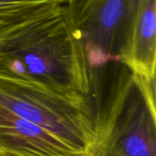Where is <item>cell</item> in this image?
<instances>
[{
	"label": "cell",
	"mask_w": 156,
	"mask_h": 156,
	"mask_svg": "<svg viewBox=\"0 0 156 156\" xmlns=\"http://www.w3.org/2000/svg\"><path fill=\"white\" fill-rule=\"evenodd\" d=\"M0 72L66 96L90 99L92 72L69 5L0 46Z\"/></svg>",
	"instance_id": "1"
},
{
	"label": "cell",
	"mask_w": 156,
	"mask_h": 156,
	"mask_svg": "<svg viewBox=\"0 0 156 156\" xmlns=\"http://www.w3.org/2000/svg\"><path fill=\"white\" fill-rule=\"evenodd\" d=\"M133 73L155 81L156 0H140L127 47L119 59Z\"/></svg>",
	"instance_id": "6"
},
{
	"label": "cell",
	"mask_w": 156,
	"mask_h": 156,
	"mask_svg": "<svg viewBox=\"0 0 156 156\" xmlns=\"http://www.w3.org/2000/svg\"><path fill=\"white\" fill-rule=\"evenodd\" d=\"M0 153L25 156H90L2 106Z\"/></svg>",
	"instance_id": "5"
},
{
	"label": "cell",
	"mask_w": 156,
	"mask_h": 156,
	"mask_svg": "<svg viewBox=\"0 0 156 156\" xmlns=\"http://www.w3.org/2000/svg\"><path fill=\"white\" fill-rule=\"evenodd\" d=\"M140 0H85L69 5L90 69L124 52Z\"/></svg>",
	"instance_id": "4"
},
{
	"label": "cell",
	"mask_w": 156,
	"mask_h": 156,
	"mask_svg": "<svg viewBox=\"0 0 156 156\" xmlns=\"http://www.w3.org/2000/svg\"><path fill=\"white\" fill-rule=\"evenodd\" d=\"M69 1H70V3H71V2H72V1H73V0H69ZM70 3H69V4H70Z\"/></svg>",
	"instance_id": "9"
},
{
	"label": "cell",
	"mask_w": 156,
	"mask_h": 156,
	"mask_svg": "<svg viewBox=\"0 0 156 156\" xmlns=\"http://www.w3.org/2000/svg\"><path fill=\"white\" fill-rule=\"evenodd\" d=\"M47 14L46 7L0 14V46L38 24Z\"/></svg>",
	"instance_id": "7"
},
{
	"label": "cell",
	"mask_w": 156,
	"mask_h": 156,
	"mask_svg": "<svg viewBox=\"0 0 156 156\" xmlns=\"http://www.w3.org/2000/svg\"><path fill=\"white\" fill-rule=\"evenodd\" d=\"M73 1H85V0H73ZM72 1V2H73Z\"/></svg>",
	"instance_id": "8"
},
{
	"label": "cell",
	"mask_w": 156,
	"mask_h": 156,
	"mask_svg": "<svg viewBox=\"0 0 156 156\" xmlns=\"http://www.w3.org/2000/svg\"><path fill=\"white\" fill-rule=\"evenodd\" d=\"M0 106L90 155L95 120L90 99L66 96L0 72Z\"/></svg>",
	"instance_id": "3"
},
{
	"label": "cell",
	"mask_w": 156,
	"mask_h": 156,
	"mask_svg": "<svg viewBox=\"0 0 156 156\" xmlns=\"http://www.w3.org/2000/svg\"><path fill=\"white\" fill-rule=\"evenodd\" d=\"M96 104L90 156H156L155 81L127 68Z\"/></svg>",
	"instance_id": "2"
}]
</instances>
